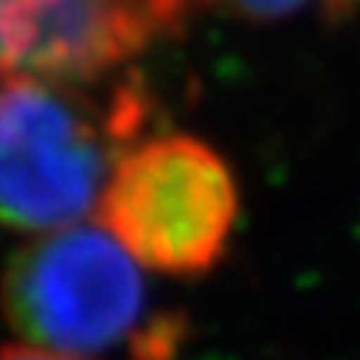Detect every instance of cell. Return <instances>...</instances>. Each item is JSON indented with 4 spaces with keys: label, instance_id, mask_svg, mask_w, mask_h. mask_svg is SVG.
I'll list each match as a JSON object with an SVG mask.
<instances>
[{
    "label": "cell",
    "instance_id": "5",
    "mask_svg": "<svg viewBox=\"0 0 360 360\" xmlns=\"http://www.w3.org/2000/svg\"><path fill=\"white\" fill-rule=\"evenodd\" d=\"M207 4L219 6L222 13L234 18L255 21V25L285 21L300 13H309V9H319L321 18L330 25H342L360 9V0H207Z\"/></svg>",
    "mask_w": 360,
    "mask_h": 360
},
{
    "label": "cell",
    "instance_id": "4",
    "mask_svg": "<svg viewBox=\"0 0 360 360\" xmlns=\"http://www.w3.org/2000/svg\"><path fill=\"white\" fill-rule=\"evenodd\" d=\"M153 37L135 0H0V75L94 84Z\"/></svg>",
    "mask_w": 360,
    "mask_h": 360
},
{
    "label": "cell",
    "instance_id": "1",
    "mask_svg": "<svg viewBox=\"0 0 360 360\" xmlns=\"http://www.w3.org/2000/svg\"><path fill=\"white\" fill-rule=\"evenodd\" d=\"M150 99L127 78L87 84L13 75L0 82V222L60 231L99 207L123 153L141 139Z\"/></svg>",
    "mask_w": 360,
    "mask_h": 360
},
{
    "label": "cell",
    "instance_id": "2",
    "mask_svg": "<svg viewBox=\"0 0 360 360\" xmlns=\"http://www.w3.org/2000/svg\"><path fill=\"white\" fill-rule=\"evenodd\" d=\"M139 262L105 229L49 231L9 258L0 312L25 345L94 357L127 345L132 360H172L177 315H150Z\"/></svg>",
    "mask_w": 360,
    "mask_h": 360
},
{
    "label": "cell",
    "instance_id": "6",
    "mask_svg": "<svg viewBox=\"0 0 360 360\" xmlns=\"http://www.w3.org/2000/svg\"><path fill=\"white\" fill-rule=\"evenodd\" d=\"M135 4L153 21L156 33L165 37V33H174L177 27L186 25V18L193 15V6L198 0H135Z\"/></svg>",
    "mask_w": 360,
    "mask_h": 360
},
{
    "label": "cell",
    "instance_id": "3",
    "mask_svg": "<svg viewBox=\"0 0 360 360\" xmlns=\"http://www.w3.org/2000/svg\"><path fill=\"white\" fill-rule=\"evenodd\" d=\"M240 193L229 162L195 135L139 141L111 174L99 219L135 262L168 276H205L231 243Z\"/></svg>",
    "mask_w": 360,
    "mask_h": 360
},
{
    "label": "cell",
    "instance_id": "7",
    "mask_svg": "<svg viewBox=\"0 0 360 360\" xmlns=\"http://www.w3.org/2000/svg\"><path fill=\"white\" fill-rule=\"evenodd\" d=\"M0 360H90V357L60 354V352H49V348H37V345H4L0 348Z\"/></svg>",
    "mask_w": 360,
    "mask_h": 360
}]
</instances>
